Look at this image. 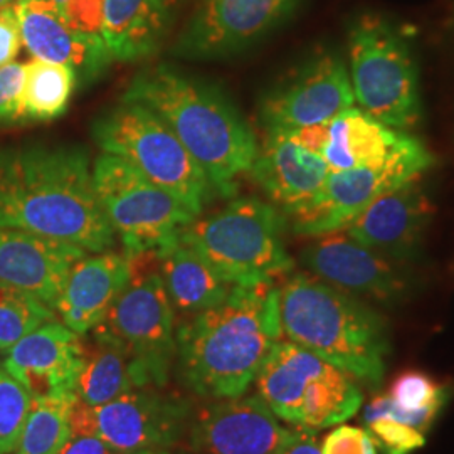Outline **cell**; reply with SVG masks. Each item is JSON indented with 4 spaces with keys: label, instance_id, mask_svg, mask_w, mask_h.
Instances as JSON below:
<instances>
[{
    "label": "cell",
    "instance_id": "1",
    "mask_svg": "<svg viewBox=\"0 0 454 454\" xmlns=\"http://www.w3.org/2000/svg\"><path fill=\"white\" fill-rule=\"evenodd\" d=\"M0 227L110 251L114 227L98 199L90 153L80 145L0 148Z\"/></svg>",
    "mask_w": 454,
    "mask_h": 454
},
{
    "label": "cell",
    "instance_id": "2",
    "mask_svg": "<svg viewBox=\"0 0 454 454\" xmlns=\"http://www.w3.org/2000/svg\"><path fill=\"white\" fill-rule=\"evenodd\" d=\"M281 339L278 285L232 286L224 301L179 325L177 373L200 397H239Z\"/></svg>",
    "mask_w": 454,
    "mask_h": 454
},
{
    "label": "cell",
    "instance_id": "3",
    "mask_svg": "<svg viewBox=\"0 0 454 454\" xmlns=\"http://www.w3.org/2000/svg\"><path fill=\"white\" fill-rule=\"evenodd\" d=\"M120 99L152 110L177 135L221 195L236 192V179L247 174L260 144L243 114L223 90L168 65L137 73Z\"/></svg>",
    "mask_w": 454,
    "mask_h": 454
},
{
    "label": "cell",
    "instance_id": "4",
    "mask_svg": "<svg viewBox=\"0 0 454 454\" xmlns=\"http://www.w3.org/2000/svg\"><path fill=\"white\" fill-rule=\"evenodd\" d=\"M283 339L354 377L380 386L390 354L386 318L367 303L309 273H294L278 286Z\"/></svg>",
    "mask_w": 454,
    "mask_h": 454
},
{
    "label": "cell",
    "instance_id": "5",
    "mask_svg": "<svg viewBox=\"0 0 454 454\" xmlns=\"http://www.w3.org/2000/svg\"><path fill=\"white\" fill-rule=\"evenodd\" d=\"M285 214L256 197H238L224 209L195 217L179 241L195 251L232 286L275 283L290 275L294 261L286 251Z\"/></svg>",
    "mask_w": 454,
    "mask_h": 454
},
{
    "label": "cell",
    "instance_id": "6",
    "mask_svg": "<svg viewBox=\"0 0 454 454\" xmlns=\"http://www.w3.org/2000/svg\"><path fill=\"white\" fill-rule=\"evenodd\" d=\"M91 135L103 153L127 160L195 217L202 215L212 195L217 194L177 135L140 103L120 99L116 106L98 114Z\"/></svg>",
    "mask_w": 454,
    "mask_h": 454
},
{
    "label": "cell",
    "instance_id": "7",
    "mask_svg": "<svg viewBox=\"0 0 454 454\" xmlns=\"http://www.w3.org/2000/svg\"><path fill=\"white\" fill-rule=\"evenodd\" d=\"M254 384L279 421L301 429L339 426L364 401L354 377L286 339L276 341Z\"/></svg>",
    "mask_w": 454,
    "mask_h": 454
},
{
    "label": "cell",
    "instance_id": "8",
    "mask_svg": "<svg viewBox=\"0 0 454 454\" xmlns=\"http://www.w3.org/2000/svg\"><path fill=\"white\" fill-rule=\"evenodd\" d=\"M356 103L387 127L409 130L422 116L419 74L404 33L386 17L364 14L348 29Z\"/></svg>",
    "mask_w": 454,
    "mask_h": 454
},
{
    "label": "cell",
    "instance_id": "9",
    "mask_svg": "<svg viewBox=\"0 0 454 454\" xmlns=\"http://www.w3.org/2000/svg\"><path fill=\"white\" fill-rule=\"evenodd\" d=\"M130 260V279L98 326L127 350L140 387L163 389L177 356L176 309L165 290L157 253Z\"/></svg>",
    "mask_w": 454,
    "mask_h": 454
},
{
    "label": "cell",
    "instance_id": "10",
    "mask_svg": "<svg viewBox=\"0 0 454 454\" xmlns=\"http://www.w3.org/2000/svg\"><path fill=\"white\" fill-rule=\"evenodd\" d=\"M93 184L127 256L160 253L177 243L180 231L195 219L174 195L116 155L98 157L93 163Z\"/></svg>",
    "mask_w": 454,
    "mask_h": 454
},
{
    "label": "cell",
    "instance_id": "11",
    "mask_svg": "<svg viewBox=\"0 0 454 454\" xmlns=\"http://www.w3.org/2000/svg\"><path fill=\"white\" fill-rule=\"evenodd\" d=\"M433 162V155L421 140L407 135L404 144L380 165L330 170L322 191L290 215L293 232L318 238L343 231L377 197L409 180L419 179Z\"/></svg>",
    "mask_w": 454,
    "mask_h": 454
},
{
    "label": "cell",
    "instance_id": "12",
    "mask_svg": "<svg viewBox=\"0 0 454 454\" xmlns=\"http://www.w3.org/2000/svg\"><path fill=\"white\" fill-rule=\"evenodd\" d=\"M189 424L191 404L160 387H135L101 406L76 401L71 412V433L93 434L120 454L167 450Z\"/></svg>",
    "mask_w": 454,
    "mask_h": 454
},
{
    "label": "cell",
    "instance_id": "13",
    "mask_svg": "<svg viewBox=\"0 0 454 454\" xmlns=\"http://www.w3.org/2000/svg\"><path fill=\"white\" fill-rule=\"evenodd\" d=\"M301 0H200L172 52L209 61L241 52L283 24Z\"/></svg>",
    "mask_w": 454,
    "mask_h": 454
},
{
    "label": "cell",
    "instance_id": "14",
    "mask_svg": "<svg viewBox=\"0 0 454 454\" xmlns=\"http://www.w3.org/2000/svg\"><path fill=\"white\" fill-rule=\"evenodd\" d=\"M356 105L350 74L340 56L318 51L264 97L266 130H298L324 125Z\"/></svg>",
    "mask_w": 454,
    "mask_h": 454
},
{
    "label": "cell",
    "instance_id": "15",
    "mask_svg": "<svg viewBox=\"0 0 454 454\" xmlns=\"http://www.w3.org/2000/svg\"><path fill=\"white\" fill-rule=\"evenodd\" d=\"M301 261L309 275L358 300L394 305L409 292L406 276L392 260L345 231L318 236L301 251Z\"/></svg>",
    "mask_w": 454,
    "mask_h": 454
},
{
    "label": "cell",
    "instance_id": "16",
    "mask_svg": "<svg viewBox=\"0 0 454 454\" xmlns=\"http://www.w3.org/2000/svg\"><path fill=\"white\" fill-rule=\"evenodd\" d=\"M189 427L194 454H281L293 431L258 394L217 399Z\"/></svg>",
    "mask_w": 454,
    "mask_h": 454
},
{
    "label": "cell",
    "instance_id": "17",
    "mask_svg": "<svg viewBox=\"0 0 454 454\" xmlns=\"http://www.w3.org/2000/svg\"><path fill=\"white\" fill-rule=\"evenodd\" d=\"M22 46L34 59L69 66L84 82L99 78L114 61L101 34L76 29L52 0H16Z\"/></svg>",
    "mask_w": 454,
    "mask_h": 454
},
{
    "label": "cell",
    "instance_id": "18",
    "mask_svg": "<svg viewBox=\"0 0 454 454\" xmlns=\"http://www.w3.org/2000/svg\"><path fill=\"white\" fill-rule=\"evenodd\" d=\"M433 211V202L418 179L409 180L377 197L343 231L389 260H412Z\"/></svg>",
    "mask_w": 454,
    "mask_h": 454
},
{
    "label": "cell",
    "instance_id": "19",
    "mask_svg": "<svg viewBox=\"0 0 454 454\" xmlns=\"http://www.w3.org/2000/svg\"><path fill=\"white\" fill-rule=\"evenodd\" d=\"M2 365L33 399L74 392L82 367V337L52 320L17 341Z\"/></svg>",
    "mask_w": 454,
    "mask_h": 454
},
{
    "label": "cell",
    "instance_id": "20",
    "mask_svg": "<svg viewBox=\"0 0 454 454\" xmlns=\"http://www.w3.org/2000/svg\"><path fill=\"white\" fill-rule=\"evenodd\" d=\"M266 131L249 174L283 214L293 215L322 191L330 167L322 155L300 145L290 131Z\"/></svg>",
    "mask_w": 454,
    "mask_h": 454
},
{
    "label": "cell",
    "instance_id": "21",
    "mask_svg": "<svg viewBox=\"0 0 454 454\" xmlns=\"http://www.w3.org/2000/svg\"><path fill=\"white\" fill-rule=\"evenodd\" d=\"M84 254L71 244L0 227V283L33 293L54 309L69 270Z\"/></svg>",
    "mask_w": 454,
    "mask_h": 454
},
{
    "label": "cell",
    "instance_id": "22",
    "mask_svg": "<svg viewBox=\"0 0 454 454\" xmlns=\"http://www.w3.org/2000/svg\"><path fill=\"white\" fill-rule=\"evenodd\" d=\"M130 276L131 260L125 253L110 249L84 254L69 270L54 311L67 328L84 337L106 318Z\"/></svg>",
    "mask_w": 454,
    "mask_h": 454
},
{
    "label": "cell",
    "instance_id": "23",
    "mask_svg": "<svg viewBox=\"0 0 454 454\" xmlns=\"http://www.w3.org/2000/svg\"><path fill=\"white\" fill-rule=\"evenodd\" d=\"M176 0H103L101 37L114 61L155 54L172 26Z\"/></svg>",
    "mask_w": 454,
    "mask_h": 454
},
{
    "label": "cell",
    "instance_id": "24",
    "mask_svg": "<svg viewBox=\"0 0 454 454\" xmlns=\"http://www.w3.org/2000/svg\"><path fill=\"white\" fill-rule=\"evenodd\" d=\"M407 135V131L387 127L354 105L328 121L322 157L330 170L380 165L404 144Z\"/></svg>",
    "mask_w": 454,
    "mask_h": 454
},
{
    "label": "cell",
    "instance_id": "25",
    "mask_svg": "<svg viewBox=\"0 0 454 454\" xmlns=\"http://www.w3.org/2000/svg\"><path fill=\"white\" fill-rule=\"evenodd\" d=\"M140 387L127 350L97 326L82 337V367L74 394L86 406H101Z\"/></svg>",
    "mask_w": 454,
    "mask_h": 454
},
{
    "label": "cell",
    "instance_id": "26",
    "mask_svg": "<svg viewBox=\"0 0 454 454\" xmlns=\"http://www.w3.org/2000/svg\"><path fill=\"white\" fill-rule=\"evenodd\" d=\"M159 270L174 309L191 317L226 300L232 285L195 251L177 241L157 253Z\"/></svg>",
    "mask_w": 454,
    "mask_h": 454
},
{
    "label": "cell",
    "instance_id": "27",
    "mask_svg": "<svg viewBox=\"0 0 454 454\" xmlns=\"http://www.w3.org/2000/svg\"><path fill=\"white\" fill-rule=\"evenodd\" d=\"M446 401V387L427 373L409 371L394 379L389 394L373 397L364 411V419L386 416L426 434Z\"/></svg>",
    "mask_w": 454,
    "mask_h": 454
},
{
    "label": "cell",
    "instance_id": "28",
    "mask_svg": "<svg viewBox=\"0 0 454 454\" xmlns=\"http://www.w3.org/2000/svg\"><path fill=\"white\" fill-rule=\"evenodd\" d=\"M78 397L59 392L33 399L12 454H61L71 438V412Z\"/></svg>",
    "mask_w": 454,
    "mask_h": 454
},
{
    "label": "cell",
    "instance_id": "29",
    "mask_svg": "<svg viewBox=\"0 0 454 454\" xmlns=\"http://www.w3.org/2000/svg\"><path fill=\"white\" fill-rule=\"evenodd\" d=\"M78 82L76 73L65 65L33 59L26 63L24 118L49 121L65 114Z\"/></svg>",
    "mask_w": 454,
    "mask_h": 454
},
{
    "label": "cell",
    "instance_id": "30",
    "mask_svg": "<svg viewBox=\"0 0 454 454\" xmlns=\"http://www.w3.org/2000/svg\"><path fill=\"white\" fill-rule=\"evenodd\" d=\"M56 317L33 293L0 283V352L7 354L17 341Z\"/></svg>",
    "mask_w": 454,
    "mask_h": 454
},
{
    "label": "cell",
    "instance_id": "31",
    "mask_svg": "<svg viewBox=\"0 0 454 454\" xmlns=\"http://www.w3.org/2000/svg\"><path fill=\"white\" fill-rule=\"evenodd\" d=\"M33 406V395L0 365V454H12Z\"/></svg>",
    "mask_w": 454,
    "mask_h": 454
},
{
    "label": "cell",
    "instance_id": "32",
    "mask_svg": "<svg viewBox=\"0 0 454 454\" xmlns=\"http://www.w3.org/2000/svg\"><path fill=\"white\" fill-rule=\"evenodd\" d=\"M367 431L380 454H411L426 444V434L386 416L365 418Z\"/></svg>",
    "mask_w": 454,
    "mask_h": 454
},
{
    "label": "cell",
    "instance_id": "33",
    "mask_svg": "<svg viewBox=\"0 0 454 454\" xmlns=\"http://www.w3.org/2000/svg\"><path fill=\"white\" fill-rule=\"evenodd\" d=\"M26 65L11 63L0 67V123H17L24 118Z\"/></svg>",
    "mask_w": 454,
    "mask_h": 454
},
{
    "label": "cell",
    "instance_id": "34",
    "mask_svg": "<svg viewBox=\"0 0 454 454\" xmlns=\"http://www.w3.org/2000/svg\"><path fill=\"white\" fill-rule=\"evenodd\" d=\"M322 454H379L367 429L340 424L325 436Z\"/></svg>",
    "mask_w": 454,
    "mask_h": 454
},
{
    "label": "cell",
    "instance_id": "35",
    "mask_svg": "<svg viewBox=\"0 0 454 454\" xmlns=\"http://www.w3.org/2000/svg\"><path fill=\"white\" fill-rule=\"evenodd\" d=\"M61 11L76 29L82 33L101 34L103 0H67Z\"/></svg>",
    "mask_w": 454,
    "mask_h": 454
},
{
    "label": "cell",
    "instance_id": "36",
    "mask_svg": "<svg viewBox=\"0 0 454 454\" xmlns=\"http://www.w3.org/2000/svg\"><path fill=\"white\" fill-rule=\"evenodd\" d=\"M22 48V34L16 4L0 7V67L14 63Z\"/></svg>",
    "mask_w": 454,
    "mask_h": 454
},
{
    "label": "cell",
    "instance_id": "37",
    "mask_svg": "<svg viewBox=\"0 0 454 454\" xmlns=\"http://www.w3.org/2000/svg\"><path fill=\"white\" fill-rule=\"evenodd\" d=\"M61 454H120L110 448L105 441L93 434L71 433V438L66 442Z\"/></svg>",
    "mask_w": 454,
    "mask_h": 454
},
{
    "label": "cell",
    "instance_id": "38",
    "mask_svg": "<svg viewBox=\"0 0 454 454\" xmlns=\"http://www.w3.org/2000/svg\"><path fill=\"white\" fill-rule=\"evenodd\" d=\"M281 454H322L317 431L313 429H293L292 436L285 444Z\"/></svg>",
    "mask_w": 454,
    "mask_h": 454
},
{
    "label": "cell",
    "instance_id": "39",
    "mask_svg": "<svg viewBox=\"0 0 454 454\" xmlns=\"http://www.w3.org/2000/svg\"><path fill=\"white\" fill-rule=\"evenodd\" d=\"M135 454H172V453H168V451H165V450H155V451H142V453H135Z\"/></svg>",
    "mask_w": 454,
    "mask_h": 454
},
{
    "label": "cell",
    "instance_id": "40",
    "mask_svg": "<svg viewBox=\"0 0 454 454\" xmlns=\"http://www.w3.org/2000/svg\"><path fill=\"white\" fill-rule=\"evenodd\" d=\"M52 2H54V4H56L59 9H63V5H65L67 0H52Z\"/></svg>",
    "mask_w": 454,
    "mask_h": 454
},
{
    "label": "cell",
    "instance_id": "41",
    "mask_svg": "<svg viewBox=\"0 0 454 454\" xmlns=\"http://www.w3.org/2000/svg\"><path fill=\"white\" fill-rule=\"evenodd\" d=\"M16 0H0V7H5V5H9V4H14Z\"/></svg>",
    "mask_w": 454,
    "mask_h": 454
}]
</instances>
